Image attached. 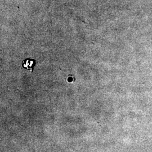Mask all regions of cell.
I'll list each match as a JSON object with an SVG mask.
<instances>
[{"label":"cell","instance_id":"6da1fadb","mask_svg":"<svg viewBox=\"0 0 152 152\" xmlns=\"http://www.w3.org/2000/svg\"><path fill=\"white\" fill-rule=\"evenodd\" d=\"M35 60L33 59H26L23 61V66L27 69L33 71V68L35 64Z\"/></svg>","mask_w":152,"mask_h":152},{"label":"cell","instance_id":"7a4b0ae2","mask_svg":"<svg viewBox=\"0 0 152 152\" xmlns=\"http://www.w3.org/2000/svg\"><path fill=\"white\" fill-rule=\"evenodd\" d=\"M68 81L69 82H72L73 81V78H72V77H68Z\"/></svg>","mask_w":152,"mask_h":152}]
</instances>
